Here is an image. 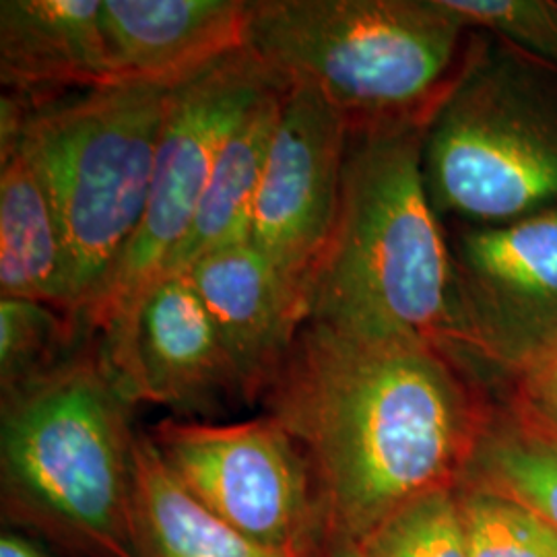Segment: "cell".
<instances>
[{"mask_svg": "<svg viewBox=\"0 0 557 557\" xmlns=\"http://www.w3.org/2000/svg\"><path fill=\"white\" fill-rule=\"evenodd\" d=\"M0 81L29 100L110 87L103 0H2Z\"/></svg>", "mask_w": 557, "mask_h": 557, "instance_id": "cell-14", "label": "cell"}, {"mask_svg": "<svg viewBox=\"0 0 557 557\" xmlns=\"http://www.w3.org/2000/svg\"><path fill=\"white\" fill-rule=\"evenodd\" d=\"M168 91L110 85L48 100L23 96L20 139L54 202L87 326L145 218Z\"/></svg>", "mask_w": 557, "mask_h": 557, "instance_id": "cell-5", "label": "cell"}, {"mask_svg": "<svg viewBox=\"0 0 557 557\" xmlns=\"http://www.w3.org/2000/svg\"><path fill=\"white\" fill-rule=\"evenodd\" d=\"M485 44L442 0H250L248 48L349 139L428 131Z\"/></svg>", "mask_w": 557, "mask_h": 557, "instance_id": "cell-2", "label": "cell"}, {"mask_svg": "<svg viewBox=\"0 0 557 557\" xmlns=\"http://www.w3.org/2000/svg\"><path fill=\"white\" fill-rule=\"evenodd\" d=\"M149 436L184 490L242 537L281 557L329 554L331 539L314 479L275 419H163Z\"/></svg>", "mask_w": 557, "mask_h": 557, "instance_id": "cell-7", "label": "cell"}, {"mask_svg": "<svg viewBox=\"0 0 557 557\" xmlns=\"http://www.w3.org/2000/svg\"><path fill=\"white\" fill-rule=\"evenodd\" d=\"M469 557H557V531L518 499L457 487Z\"/></svg>", "mask_w": 557, "mask_h": 557, "instance_id": "cell-20", "label": "cell"}, {"mask_svg": "<svg viewBox=\"0 0 557 557\" xmlns=\"http://www.w3.org/2000/svg\"><path fill=\"white\" fill-rule=\"evenodd\" d=\"M260 403L310 469L331 547H358L407 504L457 490L494 409L473 366L438 345L314 320Z\"/></svg>", "mask_w": 557, "mask_h": 557, "instance_id": "cell-1", "label": "cell"}, {"mask_svg": "<svg viewBox=\"0 0 557 557\" xmlns=\"http://www.w3.org/2000/svg\"><path fill=\"white\" fill-rule=\"evenodd\" d=\"M0 298L41 301L77 317L54 202L21 139L0 149Z\"/></svg>", "mask_w": 557, "mask_h": 557, "instance_id": "cell-15", "label": "cell"}, {"mask_svg": "<svg viewBox=\"0 0 557 557\" xmlns=\"http://www.w3.org/2000/svg\"><path fill=\"white\" fill-rule=\"evenodd\" d=\"M423 178L462 225L557 209V71L487 36L425 133Z\"/></svg>", "mask_w": 557, "mask_h": 557, "instance_id": "cell-6", "label": "cell"}, {"mask_svg": "<svg viewBox=\"0 0 557 557\" xmlns=\"http://www.w3.org/2000/svg\"><path fill=\"white\" fill-rule=\"evenodd\" d=\"M96 333L83 320L32 299L0 298L2 395L57 368Z\"/></svg>", "mask_w": 557, "mask_h": 557, "instance_id": "cell-19", "label": "cell"}, {"mask_svg": "<svg viewBox=\"0 0 557 557\" xmlns=\"http://www.w3.org/2000/svg\"><path fill=\"white\" fill-rule=\"evenodd\" d=\"M0 557H48L40 547L20 535H2L0 539Z\"/></svg>", "mask_w": 557, "mask_h": 557, "instance_id": "cell-24", "label": "cell"}, {"mask_svg": "<svg viewBox=\"0 0 557 557\" xmlns=\"http://www.w3.org/2000/svg\"><path fill=\"white\" fill-rule=\"evenodd\" d=\"M96 335L120 393L178 416H211L242 398L220 331L186 271L153 278L106 314Z\"/></svg>", "mask_w": 557, "mask_h": 557, "instance_id": "cell-10", "label": "cell"}, {"mask_svg": "<svg viewBox=\"0 0 557 557\" xmlns=\"http://www.w3.org/2000/svg\"><path fill=\"white\" fill-rule=\"evenodd\" d=\"M425 133L349 139L337 218L312 278L308 320L455 354V262L425 188Z\"/></svg>", "mask_w": 557, "mask_h": 557, "instance_id": "cell-3", "label": "cell"}, {"mask_svg": "<svg viewBox=\"0 0 557 557\" xmlns=\"http://www.w3.org/2000/svg\"><path fill=\"white\" fill-rule=\"evenodd\" d=\"M285 81L248 46L168 91L147 211L89 326L160 277L190 234L230 133Z\"/></svg>", "mask_w": 557, "mask_h": 557, "instance_id": "cell-8", "label": "cell"}, {"mask_svg": "<svg viewBox=\"0 0 557 557\" xmlns=\"http://www.w3.org/2000/svg\"><path fill=\"white\" fill-rule=\"evenodd\" d=\"M285 85L248 242L308 306L337 218L349 133L312 87Z\"/></svg>", "mask_w": 557, "mask_h": 557, "instance_id": "cell-11", "label": "cell"}, {"mask_svg": "<svg viewBox=\"0 0 557 557\" xmlns=\"http://www.w3.org/2000/svg\"><path fill=\"white\" fill-rule=\"evenodd\" d=\"M324 557H361L358 547L354 545H333Z\"/></svg>", "mask_w": 557, "mask_h": 557, "instance_id": "cell-25", "label": "cell"}, {"mask_svg": "<svg viewBox=\"0 0 557 557\" xmlns=\"http://www.w3.org/2000/svg\"><path fill=\"white\" fill-rule=\"evenodd\" d=\"M471 29L504 41L557 71V2L554 0H442Z\"/></svg>", "mask_w": 557, "mask_h": 557, "instance_id": "cell-22", "label": "cell"}, {"mask_svg": "<svg viewBox=\"0 0 557 557\" xmlns=\"http://www.w3.org/2000/svg\"><path fill=\"white\" fill-rule=\"evenodd\" d=\"M512 403L529 416L557 430V338L515 366Z\"/></svg>", "mask_w": 557, "mask_h": 557, "instance_id": "cell-23", "label": "cell"}, {"mask_svg": "<svg viewBox=\"0 0 557 557\" xmlns=\"http://www.w3.org/2000/svg\"><path fill=\"white\" fill-rule=\"evenodd\" d=\"M458 487L518 499L557 531V430L512 400L494 407Z\"/></svg>", "mask_w": 557, "mask_h": 557, "instance_id": "cell-18", "label": "cell"}, {"mask_svg": "<svg viewBox=\"0 0 557 557\" xmlns=\"http://www.w3.org/2000/svg\"><path fill=\"white\" fill-rule=\"evenodd\" d=\"M358 549L361 557H469L457 490H442L407 504Z\"/></svg>", "mask_w": 557, "mask_h": 557, "instance_id": "cell-21", "label": "cell"}, {"mask_svg": "<svg viewBox=\"0 0 557 557\" xmlns=\"http://www.w3.org/2000/svg\"><path fill=\"white\" fill-rule=\"evenodd\" d=\"M112 85L174 89L248 46L250 0H103Z\"/></svg>", "mask_w": 557, "mask_h": 557, "instance_id": "cell-13", "label": "cell"}, {"mask_svg": "<svg viewBox=\"0 0 557 557\" xmlns=\"http://www.w3.org/2000/svg\"><path fill=\"white\" fill-rule=\"evenodd\" d=\"M285 87L283 83L257 101L230 133L200 200L190 234L165 273L182 271L213 250L250 238L252 211Z\"/></svg>", "mask_w": 557, "mask_h": 557, "instance_id": "cell-16", "label": "cell"}, {"mask_svg": "<svg viewBox=\"0 0 557 557\" xmlns=\"http://www.w3.org/2000/svg\"><path fill=\"white\" fill-rule=\"evenodd\" d=\"M182 271L220 331L242 400H260L308 320L306 301L250 242L213 250Z\"/></svg>", "mask_w": 557, "mask_h": 557, "instance_id": "cell-12", "label": "cell"}, {"mask_svg": "<svg viewBox=\"0 0 557 557\" xmlns=\"http://www.w3.org/2000/svg\"><path fill=\"white\" fill-rule=\"evenodd\" d=\"M133 403L98 335L40 379L2 395V499L11 515L87 557H135Z\"/></svg>", "mask_w": 557, "mask_h": 557, "instance_id": "cell-4", "label": "cell"}, {"mask_svg": "<svg viewBox=\"0 0 557 557\" xmlns=\"http://www.w3.org/2000/svg\"><path fill=\"white\" fill-rule=\"evenodd\" d=\"M455 262V354L510 372L557 338V209L448 236Z\"/></svg>", "mask_w": 557, "mask_h": 557, "instance_id": "cell-9", "label": "cell"}, {"mask_svg": "<svg viewBox=\"0 0 557 557\" xmlns=\"http://www.w3.org/2000/svg\"><path fill=\"white\" fill-rule=\"evenodd\" d=\"M135 557H281L242 537L193 498L149 434L135 448Z\"/></svg>", "mask_w": 557, "mask_h": 557, "instance_id": "cell-17", "label": "cell"}]
</instances>
